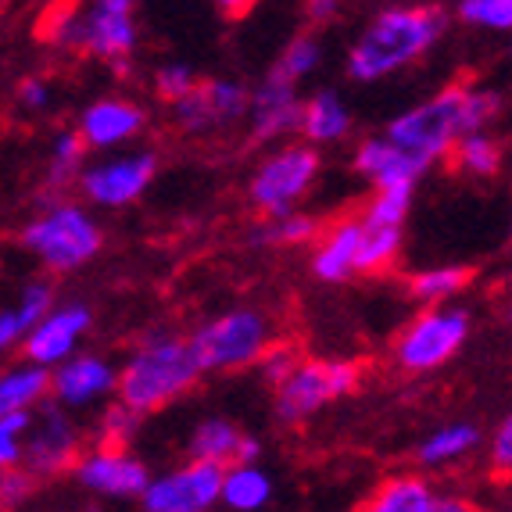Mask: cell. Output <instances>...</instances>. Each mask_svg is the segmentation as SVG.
<instances>
[{
  "label": "cell",
  "instance_id": "48",
  "mask_svg": "<svg viewBox=\"0 0 512 512\" xmlns=\"http://www.w3.org/2000/svg\"><path fill=\"white\" fill-rule=\"evenodd\" d=\"M509 237H512V233H509Z\"/></svg>",
  "mask_w": 512,
  "mask_h": 512
},
{
  "label": "cell",
  "instance_id": "29",
  "mask_svg": "<svg viewBox=\"0 0 512 512\" xmlns=\"http://www.w3.org/2000/svg\"><path fill=\"white\" fill-rule=\"evenodd\" d=\"M319 61H323V43H319V36L298 33L294 40H287V47L280 51V58H276V65L269 72H276L280 79L298 86V79L312 76V72L319 69Z\"/></svg>",
  "mask_w": 512,
  "mask_h": 512
},
{
  "label": "cell",
  "instance_id": "44",
  "mask_svg": "<svg viewBox=\"0 0 512 512\" xmlns=\"http://www.w3.org/2000/svg\"><path fill=\"white\" fill-rule=\"evenodd\" d=\"M337 11L341 8H337L333 0H312V4L305 8V15H308V22H323V18H333Z\"/></svg>",
  "mask_w": 512,
  "mask_h": 512
},
{
  "label": "cell",
  "instance_id": "9",
  "mask_svg": "<svg viewBox=\"0 0 512 512\" xmlns=\"http://www.w3.org/2000/svg\"><path fill=\"white\" fill-rule=\"evenodd\" d=\"M362 380L359 362L351 359H301L291 380L276 387V419L301 423L316 416L326 405L348 398Z\"/></svg>",
  "mask_w": 512,
  "mask_h": 512
},
{
  "label": "cell",
  "instance_id": "26",
  "mask_svg": "<svg viewBox=\"0 0 512 512\" xmlns=\"http://www.w3.org/2000/svg\"><path fill=\"white\" fill-rule=\"evenodd\" d=\"M434 498V487L427 480L416 473H402V477H391L387 484L376 487V495L362 512H427Z\"/></svg>",
  "mask_w": 512,
  "mask_h": 512
},
{
  "label": "cell",
  "instance_id": "32",
  "mask_svg": "<svg viewBox=\"0 0 512 512\" xmlns=\"http://www.w3.org/2000/svg\"><path fill=\"white\" fill-rule=\"evenodd\" d=\"M412 208V190H376L366 212L359 215L373 230H402Z\"/></svg>",
  "mask_w": 512,
  "mask_h": 512
},
{
  "label": "cell",
  "instance_id": "16",
  "mask_svg": "<svg viewBox=\"0 0 512 512\" xmlns=\"http://www.w3.org/2000/svg\"><path fill=\"white\" fill-rule=\"evenodd\" d=\"M351 165L376 190H416V183L430 169L423 158H416V154H409L405 147L394 144V140H387V133L359 140V147L351 154Z\"/></svg>",
  "mask_w": 512,
  "mask_h": 512
},
{
  "label": "cell",
  "instance_id": "39",
  "mask_svg": "<svg viewBox=\"0 0 512 512\" xmlns=\"http://www.w3.org/2000/svg\"><path fill=\"white\" fill-rule=\"evenodd\" d=\"M487 459H491V470L502 473V477H512V412L502 419L487 441Z\"/></svg>",
  "mask_w": 512,
  "mask_h": 512
},
{
  "label": "cell",
  "instance_id": "23",
  "mask_svg": "<svg viewBox=\"0 0 512 512\" xmlns=\"http://www.w3.org/2000/svg\"><path fill=\"white\" fill-rule=\"evenodd\" d=\"M54 373L33 362H18L0 376V412H36L51 402Z\"/></svg>",
  "mask_w": 512,
  "mask_h": 512
},
{
  "label": "cell",
  "instance_id": "2",
  "mask_svg": "<svg viewBox=\"0 0 512 512\" xmlns=\"http://www.w3.org/2000/svg\"><path fill=\"white\" fill-rule=\"evenodd\" d=\"M444 26L448 18L434 4H391L376 11L366 29L355 36L344 69L355 83H380L387 76H398L434 51Z\"/></svg>",
  "mask_w": 512,
  "mask_h": 512
},
{
  "label": "cell",
  "instance_id": "27",
  "mask_svg": "<svg viewBox=\"0 0 512 512\" xmlns=\"http://www.w3.org/2000/svg\"><path fill=\"white\" fill-rule=\"evenodd\" d=\"M470 287V269L466 265H430L423 273H416L409 280V294L423 305H448L455 294H462Z\"/></svg>",
  "mask_w": 512,
  "mask_h": 512
},
{
  "label": "cell",
  "instance_id": "42",
  "mask_svg": "<svg viewBox=\"0 0 512 512\" xmlns=\"http://www.w3.org/2000/svg\"><path fill=\"white\" fill-rule=\"evenodd\" d=\"M33 423H36V412H0V434L8 437H22L26 441Z\"/></svg>",
  "mask_w": 512,
  "mask_h": 512
},
{
  "label": "cell",
  "instance_id": "11",
  "mask_svg": "<svg viewBox=\"0 0 512 512\" xmlns=\"http://www.w3.org/2000/svg\"><path fill=\"white\" fill-rule=\"evenodd\" d=\"M154 172H158V158L151 151L108 154V158L83 169L79 194L97 208H126L144 197V190L154 180Z\"/></svg>",
  "mask_w": 512,
  "mask_h": 512
},
{
  "label": "cell",
  "instance_id": "24",
  "mask_svg": "<svg viewBox=\"0 0 512 512\" xmlns=\"http://www.w3.org/2000/svg\"><path fill=\"white\" fill-rule=\"evenodd\" d=\"M273 502V477L258 462H237L222 477V509L226 512H262Z\"/></svg>",
  "mask_w": 512,
  "mask_h": 512
},
{
  "label": "cell",
  "instance_id": "19",
  "mask_svg": "<svg viewBox=\"0 0 512 512\" xmlns=\"http://www.w3.org/2000/svg\"><path fill=\"white\" fill-rule=\"evenodd\" d=\"M144 126L147 115L140 104L126 101V97H97L83 108L76 129L90 151H115V147L140 137Z\"/></svg>",
  "mask_w": 512,
  "mask_h": 512
},
{
  "label": "cell",
  "instance_id": "36",
  "mask_svg": "<svg viewBox=\"0 0 512 512\" xmlns=\"http://www.w3.org/2000/svg\"><path fill=\"white\" fill-rule=\"evenodd\" d=\"M137 427H140V412L115 402L101 412V419H97L94 444H101V448H126V444L133 441V434H137Z\"/></svg>",
  "mask_w": 512,
  "mask_h": 512
},
{
  "label": "cell",
  "instance_id": "20",
  "mask_svg": "<svg viewBox=\"0 0 512 512\" xmlns=\"http://www.w3.org/2000/svg\"><path fill=\"white\" fill-rule=\"evenodd\" d=\"M362 219H341L333 222L330 230L319 237L316 251H312V273L323 283H341L351 273H359V255H362Z\"/></svg>",
  "mask_w": 512,
  "mask_h": 512
},
{
  "label": "cell",
  "instance_id": "17",
  "mask_svg": "<svg viewBox=\"0 0 512 512\" xmlns=\"http://www.w3.org/2000/svg\"><path fill=\"white\" fill-rule=\"evenodd\" d=\"M108 394H119V369L111 366L104 355L79 351L76 359L54 369L51 402H58L61 409H86V405L104 402Z\"/></svg>",
  "mask_w": 512,
  "mask_h": 512
},
{
  "label": "cell",
  "instance_id": "31",
  "mask_svg": "<svg viewBox=\"0 0 512 512\" xmlns=\"http://www.w3.org/2000/svg\"><path fill=\"white\" fill-rule=\"evenodd\" d=\"M319 237V222L312 215H283V219H265L255 230V244H283V248H298Z\"/></svg>",
  "mask_w": 512,
  "mask_h": 512
},
{
  "label": "cell",
  "instance_id": "37",
  "mask_svg": "<svg viewBox=\"0 0 512 512\" xmlns=\"http://www.w3.org/2000/svg\"><path fill=\"white\" fill-rule=\"evenodd\" d=\"M197 86H201V79L183 61H169V65H162V69L154 72V94L162 97L165 104H172V108L183 104L187 97H194Z\"/></svg>",
  "mask_w": 512,
  "mask_h": 512
},
{
  "label": "cell",
  "instance_id": "6",
  "mask_svg": "<svg viewBox=\"0 0 512 512\" xmlns=\"http://www.w3.org/2000/svg\"><path fill=\"white\" fill-rule=\"evenodd\" d=\"M190 348L201 373H237L265 359L273 348V326L258 308H233L197 326Z\"/></svg>",
  "mask_w": 512,
  "mask_h": 512
},
{
  "label": "cell",
  "instance_id": "45",
  "mask_svg": "<svg viewBox=\"0 0 512 512\" xmlns=\"http://www.w3.org/2000/svg\"><path fill=\"white\" fill-rule=\"evenodd\" d=\"M509 319H512V308H509Z\"/></svg>",
  "mask_w": 512,
  "mask_h": 512
},
{
  "label": "cell",
  "instance_id": "12",
  "mask_svg": "<svg viewBox=\"0 0 512 512\" xmlns=\"http://www.w3.org/2000/svg\"><path fill=\"white\" fill-rule=\"evenodd\" d=\"M222 477L226 470L208 462H183L176 470L154 477L140 498L144 512H215L222 505Z\"/></svg>",
  "mask_w": 512,
  "mask_h": 512
},
{
  "label": "cell",
  "instance_id": "8",
  "mask_svg": "<svg viewBox=\"0 0 512 512\" xmlns=\"http://www.w3.org/2000/svg\"><path fill=\"white\" fill-rule=\"evenodd\" d=\"M470 337V316L455 305L427 308L419 312L398 337H394V366L402 373L423 376L452 362Z\"/></svg>",
  "mask_w": 512,
  "mask_h": 512
},
{
  "label": "cell",
  "instance_id": "30",
  "mask_svg": "<svg viewBox=\"0 0 512 512\" xmlns=\"http://www.w3.org/2000/svg\"><path fill=\"white\" fill-rule=\"evenodd\" d=\"M452 158L462 176L480 180V176H495L498 172V165H502V147H498L495 137H487V133H470V137L459 140Z\"/></svg>",
  "mask_w": 512,
  "mask_h": 512
},
{
  "label": "cell",
  "instance_id": "33",
  "mask_svg": "<svg viewBox=\"0 0 512 512\" xmlns=\"http://www.w3.org/2000/svg\"><path fill=\"white\" fill-rule=\"evenodd\" d=\"M455 18L473 29L491 33H512V0H459Z\"/></svg>",
  "mask_w": 512,
  "mask_h": 512
},
{
  "label": "cell",
  "instance_id": "18",
  "mask_svg": "<svg viewBox=\"0 0 512 512\" xmlns=\"http://www.w3.org/2000/svg\"><path fill=\"white\" fill-rule=\"evenodd\" d=\"M301 115H305V97L298 94V86L280 79L276 72L262 79L251 90V137L255 140H276L287 133H301Z\"/></svg>",
  "mask_w": 512,
  "mask_h": 512
},
{
  "label": "cell",
  "instance_id": "21",
  "mask_svg": "<svg viewBox=\"0 0 512 512\" xmlns=\"http://www.w3.org/2000/svg\"><path fill=\"white\" fill-rule=\"evenodd\" d=\"M248 434L226 416H208L194 427L187 441L190 462H208V466H219V470H230L240 462V448H244Z\"/></svg>",
  "mask_w": 512,
  "mask_h": 512
},
{
  "label": "cell",
  "instance_id": "4",
  "mask_svg": "<svg viewBox=\"0 0 512 512\" xmlns=\"http://www.w3.org/2000/svg\"><path fill=\"white\" fill-rule=\"evenodd\" d=\"M43 36L61 51L90 54L115 65V61H129L137 51V11H133V0H97L86 8H58L43 22Z\"/></svg>",
  "mask_w": 512,
  "mask_h": 512
},
{
  "label": "cell",
  "instance_id": "47",
  "mask_svg": "<svg viewBox=\"0 0 512 512\" xmlns=\"http://www.w3.org/2000/svg\"><path fill=\"white\" fill-rule=\"evenodd\" d=\"M502 512H512V509H502Z\"/></svg>",
  "mask_w": 512,
  "mask_h": 512
},
{
  "label": "cell",
  "instance_id": "14",
  "mask_svg": "<svg viewBox=\"0 0 512 512\" xmlns=\"http://www.w3.org/2000/svg\"><path fill=\"white\" fill-rule=\"evenodd\" d=\"M248 111H251L248 86H240L237 79H205V83L197 86L194 97H187L183 104L172 108V119H176V126L183 133L201 137V133H212V129L244 119Z\"/></svg>",
  "mask_w": 512,
  "mask_h": 512
},
{
  "label": "cell",
  "instance_id": "28",
  "mask_svg": "<svg viewBox=\"0 0 512 512\" xmlns=\"http://www.w3.org/2000/svg\"><path fill=\"white\" fill-rule=\"evenodd\" d=\"M86 151H90V147H86V140L79 137V129H61V133H54L51 172H47L51 187H69V183H79Z\"/></svg>",
  "mask_w": 512,
  "mask_h": 512
},
{
  "label": "cell",
  "instance_id": "38",
  "mask_svg": "<svg viewBox=\"0 0 512 512\" xmlns=\"http://www.w3.org/2000/svg\"><path fill=\"white\" fill-rule=\"evenodd\" d=\"M298 355H294V348H287V344H273V348L265 351V359L258 362V373H262L265 384L273 387H283L287 380H291V373L298 369Z\"/></svg>",
  "mask_w": 512,
  "mask_h": 512
},
{
  "label": "cell",
  "instance_id": "34",
  "mask_svg": "<svg viewBox=\"0 0 512 512\" xmlns=\"http://www.w3.org/2000/svg\"><path fill=\"white\" fill-rule=\"evenodd\" d=\"M362 255H359V273H384L391 269L398 251H402V230H373L362 222Z\"/></svg>",
  "mask_w": 512,
  "mask_h": 512
},
{
  "label": "cell",
  "instance_id": "15",
  "mask_svg": "<svg viewBox=\"0 0 512 512\" xmlns=\"http://www.w3.org/2000/svg\"><path fill=\"white\" fill-rule=\"evenodd\" d=\"M94 316H90V305L83 301H65L51 312V316L43 319L36 330H29L26 344H22V355L26 362L33 366H43V369H58L65 366L69 359L79 355V341H83V333L90 330Z\"/></svg>",
  "mask_w": 512,
  "mask_h": 512
},
{
  "label": "cell",
  "instance_id": "3",
  "mask_svg": "<svg viewBox=\"0 0 512 512\" xmlns=\"http://www.w3.org/2000/svg\"><path fill=\"white\" fill-rule=\"evenodd\" d=\"M201 380V366L194 359L190 337L154 333L129 351L119 369V402L147 416L190 391Z\"/></svg>",
  "mask_w": 512,
  "mask_h": 512
},
{
  "label": "cell",
  "instance_id": "46",
  "mask_svg": "<svg viewBox=\"0 0 512 512\" xmlns=\"http://www.w3.org/2000/svg\"><path fill=\"white\" fill-rule=\"evenodd\" d=\"M509 291H512V280H509Z\"/></svg>",
  "mask_w": 512,
  "mask_h": 512
},
{
  "label": "cell",
  "instance_id": "7",
  "mask_svg": "<svg viewBox=\"0 0 512 512\" xmlns=\"http://www.w3.org/2000/svg\"><path fill=\"white\" fill-rule=\"evenodd\" d=\"M319 151L308 144H283L273 154H265L248 183V201L265 219L294 215L301 197L312 190L319 176Z\"/></svg>",
  "mask_w": 512,
  "mask_h": 512
},
{
  "label": "cell",
  "instance_id": "41",
  "mask_svg": "<svg viewBox=\"0 0 512 512\" xmlns=\"http://www.w3.org/2000/svg\"><path fill=\"white\" fill-rule=\"evenodd\" d=\"M33 480L36 477H29L26 470H8V473H4V480H0V498H4V505H8V509H15V505L29 495Z\"/></svg>",
  "mask_w": 512,
  "mask_h": 512
},
{
  "label": "cell",
  "instance_id": "5",
  "mask_svg": "<svg viewBox=\"0 0 512 512\" xmlns=\"http://www.w3.org/2000/svg\"><path fill=\"white\" fill-rule=\"evenodd\" d=\"M18 244L47 269V273H72L90 258H97L104 244L101 226L83 205L54 201L22 226Z\"/></svg>",
  "mask_w": 512,
  "mask_h": 512
},
{
  "label": "cell",
  "instance_id": "40",
  "mask_svg": "<svg viewBox=\"0 0 512 512\" xmlns=\"http://www.w3.org/2000/svg\"><path fill=\"white\" fill-rule=\"evenodd\" d=\"M51 86L43 83V79H36V76H29V79H22L18 83V90H15V101H18V108L22 111H43V108H51Z\"/></svg>",
  "mask_w": 512,
  "mask_h": 512
},
{
  "label": "cell",
  "instance_id": "25",
  "mask_svg": "<svg viewBox=\"0 0 512 512\" xmlns=\"http://www.w3.org/2000/svg\"><path fill=\"white\" fill-rule=\"evenodd\" d=\"M477 444H480V430L473 423H448V427H437L434 434L419 441L416 459L427 470H441V466H452V462L473 455Z\"/></svg>",
  "mask_w": 512,
  "mask_h": 512
},
{
  "label": "cell",
  "instance_id": "1",
  "mask_svg": "<svg viewBox=\"0 0 512 512\" xmlns=\"http://www.w3.org/2000/svg\"><path fill=\"white\" fill-rule=\"evenodd\" d=\"M498 94L484 86L455 83L437 90L434 97L419 101L416 108L402 111L387 122V140L423 158L427 165L441 162L470 133H487V122L498 115Z\"/></svg>",
  "mask_w": 512,
  "mask_h": 512
},
{
  "label": "cell",
  "instance_id": "13",
  "mask_svg": "<svg viewBox=\"0 0 512 512\" xmlns=\"http://www.w3.org/2000/svg\"><path fill=\"white\" fill-rule=\"evenodd\" d=\"M72 477L79 480V487L94 491L101 498H144V491L151 487V470L126 448H86L79 466L72 470Z\"/></svg>",
  "mask_w": 512,
  "mask_h": 512
},
{
  "label": "cell",
  "instance_id": "35",
  "mask_svg": "<svg viewBox=\"0 0 512 512\" xmlns=\"http://www.w3.org/2000/svg\"><path fill=\"white\" fill-rule=\"evenodd\" d=\"M11 308H15V316L22 319V326H26V333H29L58 308V291H54L51 280H29L26 287L18 291V301Z\"/></svg>",
  "mask_w": 512,
  "mask_h": 512
},
{
  "label": "cell",
  "instance_id": "10",
  "mask_svg": "<svg viewBox=\"0 0 512 512\" xmlns=\"http://www.w3.org/2000/svg\"><path fill=\"white\" fill-rule=\"evenodd\" d=\"M79 459H83V430L69 416V409H61L58 402L36 409V423L26 437L22 470L29 477H58V473L76 470Z\"/></svg>",
  "mask_w": 512,
  "mask_h": 512
},
{
  "label": "cell",
  "instance_id": "43",
  "mask_svg": "<svg viewBox=\"0 0 512 512\" xmlns=\"http://www.w3.org/2000/svg\"><path fill=\"white\" fill-rule=\"evenodd\" d=\"M427 512H480L477 505L470 502V498H459V495H437L434 502H430Z\"/></svg>",
  "mask_w": 512,
  "mask_h": 512
},
{
  "label": "cell",
  "instance_id": "22",
  "mask_svg": "<svg viewBox=\"0 0 512 512\" xmlns=\"http://www.w3.org/2000/svg\"><path fill=\"white\" fill-rule=\"evenodd\" d=\"M351 133V111L337 90H316L305 97V115H301V137L308 147L341 144Z\"/></svg>",
  "mask_w": 512,
  "mask_h": 512
}]
</instances>
